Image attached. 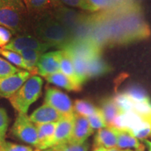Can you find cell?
I'll list each match as a JSON object with an SVG mask.
<instances>
[{
	"label": "cell",
	"instance_id": "cell-1",
	"mask_svg": "<svg viewBox=\"0 0 151 151\" xmlns=\"http://www.w3.org/2000/svg\"><path fill=\"white\" fill-rule=\"evenodd\" d=\"M85 20L88 39L102 49L141 41L150 36L137 1L86 15Z\"/></svg>",
	"mask_w": 151,
	"mask_h": 151
},
{
	"label": "cell",
	"instance_id": "cell-2",
	"mask_svg": "<svg viewBox=\"0 0 151 151\" xmlns=\"http://www.w3.org/2000/svg\"><path fill=\"white\" fill-rule=\"evenodd\" d=\"M36 33L41 41L58 48L62 49L73 41L69 30L51 16H46L39 20Z\"/></svg>",
	"mask_w": 151,
	"mask_h": 151
},
{
	"label": "cell",
	"instance_id": "cell-3",
	"mask_svg": "<svg viewBox=\"0 0 151 151\" xmlns=\"http://www.w3.org/2000/svg\"><path fill=\"white\" fill-rule=\"evenodd\" d=\"M42 86V78L39 76L32 75L9 98L11 105L18 113L27 114L32 104L40 97Z\"/></svg>",
	"mask_w": 151,
	"mask_h": 151
},
{
	"label": "cell",
	"instance_id": "cell-4",
	"mask_svg": "<svg viewBox=\"0 0 151 151\" xmlns=\"http://www.w3.org/2000/svg\"><path fill=\"white\" fill-rule=\"evenodd\" d=\"M25 12L23 0H4L0 4V25L14 32L20 31Z\"/></svg>",
	"mask_w": 151,
	"mask_h": 151
},
{
	"label": "cell",
	"instance_id": "cell-5",
	"mask_svg": "<svg viewBox=\"0 0 151 151\" xmlns=\"http://www.w3.org/2000/svg\"><path fill=\"white\" fill-rule=\"evenodd\" d=\"M11 132L13 134L20 140L35 147L37 146L38 141L37 127L26 113H18Z\"/></svg>",
	"mask_w": 151,
	"mask_h": 151
},
{
	"label": "cell",
	"instance_id": "cell-6",
	"mask_svg": "<svg viewBox=\"0 0 151 151\" xmlns=\"http://www.w3.org/2000/svg\"><path fill=\"white\" fill-rule=\"evenodd\" d=\"M45 104L56 109L64 117L74 114L73 106L67 94L54 88H48L46 91Z\"/></svg>",
	"mask_w": 151,
	"mask_h": 151
},
{
	"label": "cell",
	"instance_id": "cell-7",
	"mask_svg": "<svg viewBox=\"0 0 151 151\" xmlns=\"http://www.w3.org/2000/svg\"><path fill=\"white\" fill-rule=\"evenodd\" d=\"M50 48H52L50 45L35 37L31 36H22L11 39L10 42L2 48L16 52L24 50H37L44 52Z\"/></svg>",
	"mask_w": 151,
	"mask_h": 151
},
{
	"label": "cell",
	"instance_id": "cell-8",
	"mask_svg": "<svg viewBox=\"0 0 151 151\" xmlns=\"http://www.w3.org/2000/svg\"><path fill=\"white\" fill-rule=\"evenodd\" d=\"M31 76L30 72L24 70L0 78V97L9 99Z\"/></svg>",
	"mask_w": 151,
	"mask_h": 151
},
{
	"label": "cell",
	"instance_id": "cell-9",
	"mask_svg": "<svg viewBox=\"0 0 151 151\" xmlns=\"http://www.w3.org/2000/svg\"><path fill=\"white\" fill-rule=\"evenodd\" d=\"M62 50L43 53L37 65V74L46 78L60 71V60Z\"/></svg>",
	"mask_w": 151,
	"mask_h": 151
},
{
	"label": "cell",
	"instance_id": "cell-10",
	"mask_svg": "<svg viewBox=\"0 0 151 151\" xmlns=\"http://www.w3.org/2000/svg\"><path fill=\"white\" fill-rule=\"evenodd\" d=\"M93 132L94 129L90 126L88 118L74 113L72 133L69 142L76 144L83 143Z\"/></svg>",
	"mask_w": 151,
	"mask_h": 151
},
{
	"label": "cell",
	"instance_id": "cell-11",
	"mask_svg": "<svg viewBox=\"0 0 151 151\" xmlns=\"http://www.w3.org/2000/svg\"><path fill=\"white\" fill-rule=\"evenodd\" d=\"M63 117L56 109L44 104L30 115L29 119L35 124H46L58 122Z\"/></svg>",
	"mask_w": 151,
	"mask_h": 151
},
{
	"label": "cell",
	"instance_id": "cell-12",
	"mask_svg": "<svg viewBox=\"0 0 151 151\" xmlns=\"http://www.w3.org/2000/svg\"><path fill=\"white\" fill-rule=\"evenodd\" d=\"M74 114L71 116L63 117L57 122L51 147L56 145L69 142L72 133Z\"/></svg>",
	"mask_w": 151,
	"mask_h": 151
},
{
	"label": "cell",
	"instance_id": "cell-13",
	"mask_svg": "<svg viewBox=\"0 0 151 151\" xmlns=\"http://www.w3.org/2000/svg\"><path fill=\"white\" fill-rule=\"evenodd\" d=\"M57 122L46 124H35L38 133V141L36 148L43 150L51 147Z\"/></svg>",
	"mask_w": 151,
	"mask_h": 151
},
{
	"label": "cell",
	"instance_id": "cell-14",
	"mask_svg": "<svg viewBox=\"0 0 151 151\" xmlns=\"http://www.w3.org/2000/svg\"><path fill=\"white\" fill-rule=\"evenodd\" d=\"M117 146L116 129L106 127L98 130L94 137V148H104L106 149L116 148Z\"/></svg>",
	"mask_w": 151,
	"mask_h": 151
},
{
	"label": "cell",
	"instance_id": "cell-15",
	"mask_svg": "<svg viewBox=\"0 0 151 151\" xmlns=\"http://www.w3.org/2000/svg\"><path fill=\"white\" fill-rule=\"evenodd\" d=\"M111 70V67L101 58V54L97 55L87 61V74L88 79L104 75Z\"/></svg>",
	"mask_w": 151,
	"mask_h": 151
},
{
	"label": "cell",
	"instance_id": "cell-16",
	"mask_svg": "<svg viewBox=\"0 0 151 151\" xmlns=\"http://www.w3.org/2000/svg\"><path fill=\"white\" fill-rule=\"evenodd\" d=\"M117 147L120 149L134 148L138 151H144L145 147L130 131L116 129Z\"/></svg>",
	"mask_w": 151,
	"mask_h": 151
},
{
	"label": "cell",
	"instance_id": "cell-17",
	"mask_svg": "<svg viewBox=\"0 0 151 151\" xmlns=\"http://www.w3.org/2000/svg\"><path fill=\"white\" fill-rule=\"evenodd\" d=\"M45 78L50 83L53 84L58 87H61V88L68 90V91L78 92L81 90V86L76 83L69 77H67L63 73H62L61 71L48 76Z\"/></svg>",
	"mask_w": 151,
	"mask_h": 151
},
{
	"label": "cell",
	"instance_id": "cell-18",
	"mask_svg": "<svg viewBox=\"0 0 151 151\" xmlns=\"http://www.w3.org/2000/svg\"><path fill=\"white\" fill-rule=\"evenodd\" d=\"M101 112L102 113L107 127H111L113 121L121 113V111L116 104L113 98L105 99L101 101Z\"/></svg>",
	"mask_w": 151,
	"mask_h": 151
},
{
	"label": "cell",
	"instance_id": "cell-19",
	"mask_svg": "<svg viewBox=\"0 0 151 151\" xmlns=\"http://www.w3.org/2000/svg\"><path fill=\"white\" fill-rule=\"evenodd\" d=\"M18 53L20 54L23 59L27 67L28 71L32 75H35L37 73L38 62L43 52L37 50H24Z\"/></svg>",
	"mask_w": 151,
	"mask_h": 151
},
{
	"label": "cell",
	"instance_id": "cell-20",
	"mask_svg": "<svg viewBox=\"0 0 151 151\" xmlns=\"http://www.w3.org/2000/svg\"><path fill=\"white\" fill-rule=\"evenodd\" d=\"M62 50V53L61 60H60V71L71 79L76 83L79 85V86H81L79 83L77 76L76 74L74 67H73V64L71 56L69 55V54L67 51L64 50Z\"/></svg>",
	"mask_w": 151,
	"mask_h": 151
},
{
	"label": "cell",
	"instance_id": "cell-21",
	"mask_svg": "<svg viewBox=\"0 0 151 151\" xmlns=\"http://www.w3.org/2000/svg\"><path fill=\"white\" fill-rule=\"evenodd\" d=\"M137 0H86L91 12H96L117 6L122 4Z\"/></svg>",
	"mask_w": 151,
	"mask_h": 151
},
{
	"label": "cell",
	"instance_id": "cell-22",
	"mask_svg": "<svg viewBox=\"0 0 151 151\" xmlns=\"http://www.w3.org/2000/svg\"><path fill=\"white\" fill-rule=\"evenodd\" d=\"M133 102H146L151 101L148 93L139 86H132L123 92Z\"/></svg>",
	"mask_w": 151,
	"mask_h": 151
},
{
	"label": "cell",
	"instance_id": "cell-23",
	"mask_svg": "<svg viewBox=\"0 0 151 151\" xmlns=\"http://www.w3.org/2000/svg\"><path fill=\"white\" fill-rule=\"evenodd\" d=\"M98 109H99L94 106L91 103L86 100H76L73 104L74 113L80 116L86 117V118L95 113Z\"/></svg>",
	"mask_w": 151,
	"mask_h": 151
},
{
	"label": "cell",
	"instance_id": "cell-24",
	"mask_svg": "<svg viewBox=\"0 0 151 151\" xmlns=\"http://www.w3.org/2000/svg\"><path fill=\"white\" fill-rule=\"evenodd\" d=\"M88 148H89V144L86 141L81 144L67 142L56 145L46 150H39V151H88Z\"/></svg>",
	"mask_w": 151,
	"mask_h": 151
},
{
	"label": "cell",
	"instance_id": "cell-25",
	"mask_svg": "<svg viewBox=\"0 0 151 151\" xmlns=\"http://www.w3.org/2000/svg\"><path fill=\"white\" fill-rule=\"evenodd\" d=\"M0 55L4 57L11 64L16 65L17 67L22 68V69H25L26 71H28L27 67L24 63L23 59L18 52L11 51V50H6L4 48H0Z\"/></svg>",
	"mask_w": 151,
	"mask_h": 151
},
{
	"label": "cell",
	"instance_id": "cell-26",
	"mask_svg": "<svg viewBox=\"0 0 151 151\" xmlns=\"http://www.w3.org/2000/svg\"><path fill=\"white\" fill-rule=\"evenodd\" d=\"M113 99L121 112H127V111H132L134 102L125 94H118Z\"/></svg>",
	"mask_w": 151,
	"mask_h": 151
},
{
	"label": "cell",
	"instance_id": "cell-27",
	"mask_svg": "<svg viewBox=\"0 0 151 151\" xmlns=\"http://www.w3.org/2000/svg\"><path fill=\"white\" fill-rule=\"evenodd\" d=\"M88 120L91 126L92 129H102L107 127V124L106 123L102 113L101 112L100 109L94 114L91 115L88 117Z\"/></svg>",
	"mask_w": 151,
	"mask_h": 151
},
{
	"label": "cell",
	"instance_id": "cell-28",
	"mask_svg": "<svg viewBox=\"0 0 151 151\" xmlns=\"http://www.w3.org/2000/svg\"><path fill=\"white\" fill-rule=\"evenodd\" d=\"M20 71V69L14 67L7 60L0 58V78L14 75Z\"/></svg>",
	"mask_w": 151,
	"mask_h": 151
},
{
	"label": "cell",
	"instance_id": "cell-29",
	"mask_svg": "<svg viewBox=\"0 0 151 151\" xmlns=\"http://www.w3.org/2000/svg\"><path fill=\"white\" fill-rule=\"evenodd\" d=\"M9 127V117L6 111L0 108V142L1 144L5 141V137Z\"/></svg>",
	"mask_w": 151,
	"mask_h": 151
},
{
	"label": "cell",
	"instance_id": "cell-30",
	"mask_svg": "<svg viewBox=\"0 0 151 151\" xmlns=\"http://www.w3.org/2000/svg\"><path fill=\"white\" fill-rule=\"evenodd\" d=\"M1 148L2 151H33L30 147L20 146L6 141L1 144ZM35 151H39V150H36Z\"/></svg>",
	"mask_w": 151,
	"mask_h": 151
},
{
	"label": "cell",
	"instance_id": "cell-31",
	"mask_svg": "<svg viewBox=\"0 0 151 151\" xmlns=\"http://www.w3.org/2000/svg\"><path fill=\"white\" fill-rule=\"evenodd\" d=\"M60 1L66 5L69 6L83 9V10L91 12L90 6L87 4L86 0H60Z\"/></svg>",
	"mask_w": 151,
	"mask_h": 151
},
{
	"label": "cell",
	"instance_id": "cell-32",
	"mask_svg": "<svg viewBox=\"0 0 151 151\" xmlns=\"http://www.w3.org/2000/svg\"><path fill=\"white\" fill-rule=\"evenodd\" d=\"M11 32L10 30L2 26H0V48L6 46L11 40Z\"/></svg>",
	"mask_w": 151,
	"mask_h": 151
},
{
	"label": "cell",
	"instance_id": "cell-33",
	"mask_svg": "<svg viewBox=\"0 0 151 151\" xmlns=\"http://www.w3.org/2000/svg\"><path fill=\"white\" fill-rule=\"evenodd\" d=\"M127 150V149H125V150H124V149H120L118 148H109V149H106V151H126Z\"/></svg>",
	"mask_w": 151,
	"mask_h": 151
},
{
	"label": "cell",
	"instance_id": "cell-34",
	"mask_svg": "<svg viewBox=\"0 0 151 151\" xmlns=\"http://www.w3.org/2000/svg\"><path fill=\"white\" fill-rule=\"evenodd\" d=\"M145 143H146V145H147V147L148 148V151H151V142L148 140H145Z\"/></svg>",
	"mask_w": 151,
	"mask_h": 151
},
{
	"label": "cell",
	"instance_id": "cell-35",
	"mask_svg": "<svg viewBox=\"0 0 151 151\" xmlns=\"http://www.w3.org/2000/svg\"><path fill=\"white\" fill-rule=\"evenodd\" d=\"M106 148H96L93 150V151H106Z\"/></svg>",
	"mask_w": 151,
	"mask_h": 151
},
{
	"label": "cell",
	"instance_id": "cell-36",
	"mask_svg": "<svg viewBox=\"0 0 151 151\" xmlns=\"http://www.w3.org/2000/svg\"><path fill=\"white\" fill-rule=\"evenodd\" d=\"M0 151H2V148H1V143L0 142Z\"/></svg>",
	"mask_w": 151,
	"mask_h": 151
},
{
	"label": "cell",
	"instance_id": "cell-37",
	"mask_svg": "<svg viewBox=\"0 0 151 151\" xmlns=\"http://www.w3.org/2000/svg\"><path fill=\"white\" fill-rule=\"evenodd\" d=\"M126 151H138V150H129V149H127V150Z\"/></svg>",
	"mask_w": 151,
	"mask_h": 151
},
{
	"label": "cell",
	"instance_id": "cell-38",
	"mask_svg": "<svg viewBox=\"0 0 151 151\" xmlns=\"http://www.w3.org/2000/svg\"><path fill=\"white\" fill-rule=\"evenodd\" d=\"M4 1V0H0V4H1V2H2V1Z\"/></svg>",
	"mask_w": 151,
	"mask_h": 151
}]
</instances>
